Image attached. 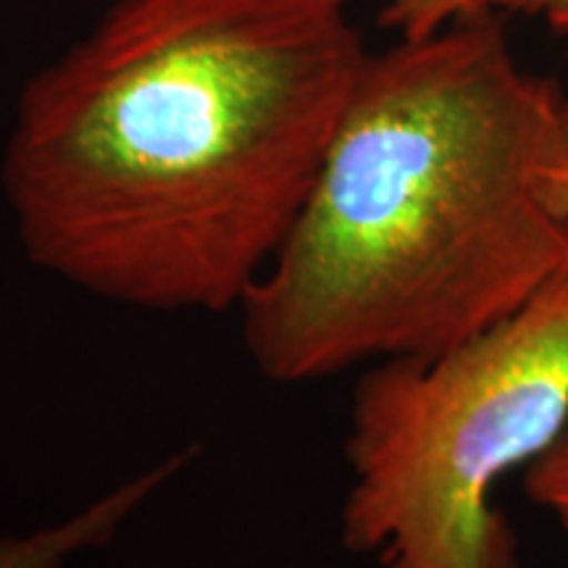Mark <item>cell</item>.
<instances>
[{
  "mask_svg": "<svg viewBox=\"0 0 568 568\" xmlns=\"http://www.w3.org/2000/svg\"><path fill=\"white\" fill-rule=\"evenodd\" d=\"M524 493L535 506L548 510L568 537V418L556 439L527 464Z\"/></svg>",
  "mask_w": 568,
  "mask_h": 568,
  "instance_id": "5",
  "label": "cell"
},
{
  "mask_svg": "<svg viewBox=\"0 0 568 568\" xmlns=\"http://www.w3.org/2000/svg\"><path fill=\"white\" fill-rule=\"evenodd\" d=\"M337 0H116L21 90L3 193L30 264L142 311H237L366 63Z\"/></svg>",
  "mask_w": 568,
  "mask_h": 568,
  "instance_id": "1",
  "label": "cell"
},
{
  "mask_svg": "<svg viewBox=\"0 0 568 568\" xmlns=\"http://www.w3.org/2000/svg\"><path fill=\"white\" fill-rule=\"evenodd\" d=\"M481 9L531 13L568 34V0H481Z\"/></svg>",
  "mask_w": 568,
  "mask_h": 568,
  "instance_id": "7",
  "label": "cell"
},
{
  "mask_svg": "<svg viewBox=\"0 0 568 568\" xmlns=\"http://www.w3.org/2000/svg\"><path fill=\"white\" fill-rule=\"evenodd\" d=\"M477 11L481 0H382V24L400 34V40H416Z\"/></svg>",
  "mask_w": 568,
  "mask_h": 568,
  "instance_id": "6",
  "label": "cell"
},
{
  "mask_svg": "<svg viewBox=\"0 0 568 568\" xmlns=\"http://www.w3.org/2000/svg\"><path fill=\"white\" fill-rule=\"evenodd\" d=\"M568 418V268L516 316L355 382L339 539L379 568H521L493 503Z\"/></svg>",
  "mask_w": 568,
  "mask_h": 568,
  "instance_id": "3",
  "label": "cell"
},
{
  "mask_svg": "<svg viewBox=\"0 0 568 568\" xmlns=\"http://www.w3.org/2000/svg\"><path fill=\"white\" fill-rule=\"evenodd\" d=\"M193 453L182 450L134 474L61 521L24 535H0V568H63L84 552L105 548L159 489L187 468Z\"/></svg>",
  "mask_w": 568,
  "mask_h": 568,
  "instance_id": "4",
  "label": "cell"
},
{
  "mask_svg": "<svg viewBox=\"0 0 568 568\" xmlns=\"http://www.w3.org/2000/svg\"><path fill=\"white\" fill-rule=\"evenodd\" d=\"M539 193L548 211L568 230V166H556L542 174Z\"/></svg>",
  "mask_w": 568,
  "mask_h": 568,
  "instance_id": "8",
  "label": "cell"
},
{
  "mask_svg": "<svg viewBox=\"0 0 568 568\" xmlns=\"http://www.w3.org/2000/svg\"><path fill=\"white\" fill-rule=\"evenodd\" d=\"M568 166V92L489 9L366 55L293 230L240 303L266 379L422 358L524 311L568 268L539 180Z\"/></svg>",
  "mask_w": 568,
  "mask_h": 568,
  "instance_id": "2",
  "label": "cell"
}]
</instances>
